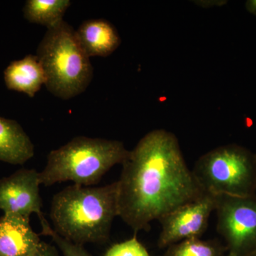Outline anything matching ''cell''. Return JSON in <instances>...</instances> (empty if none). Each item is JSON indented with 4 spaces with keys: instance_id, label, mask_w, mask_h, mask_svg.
Instances as JSON below:
<instances>
[{
    "instance_id": "cell-1",
    "label": "cell",
    "mask_w": 256,
    "mask_h": 256,
    "mask_svg": "<svg viewBox=\"0 0 256 256\" xmlns=\"http://www.w3.org/2000/svg\"><path fill=\"white\" fill-rule=\"evenodd\" d=\"M118 182V216L134 230H148L178 207L205 193L173 133L158 129L130 151Z\"/></svg>"
},
{
    "instance_id": "cell-2",
    "label": "cell",
    "mask_w": 256,
    "mask_h": 256,
    "mask_svg": "<svg viewBox=\"0 0 256 256\" xmlns=\"http://www.w3.org/2000/svg\"><path fill=\"white\" fill-rule=\"evenodd\" d=\"M118 216V182L100 188L74 184L54 195L50 208L54 230L74 244H104Z\"/></svg>"
},
{
    "instance_id": "cell-3",
    "label": "cell",
    "mask_w": 256,
    "mask_h": 256,
    "mask_svg": "<svg viewBox=\"0 0 256 256\" xmlns=\"http://www.w3.org/2000/svg\"><path fill=\"white\" fill-rule=\"evenodd\" d=\"M129 153L120 141L76 137L50 152L46 165L40 172V182L46 186L68 181L94 186L112 166L122 164Z\"/></svg>"
},
{
    "instance_id": "cell-4",
    "label": "cell",
    "mask_w": 256,
    "mask_h": 256,
    "mask_svg": "<svg viewBox=\"0 0 256 256\" xmlns=\"http://www.w3.org/2000/svg\"><path fill=\"white\" fill-rule=\"evenodd\" d=\"M47 90L68 100L86 90L92 78L90 57L82 50L76 30L65 21L47 28L37 48Z\"/></svg>"
},
{
    "instance_id": "cell-5",
    "label": "cell",
    "mask_w": 256,
    "mask_h": 256,
    "mask_svg": "<svg viewBox=\"0 0 256 256\" xmlns=\"http://www.w3.org/2000/svg\"><path fill=\"white\" fill-rule=\"evenodd\" d=\"M192 172L203 191L215 196L256 194V154L238 144L208 152L198 158Z\"/></svg>"
},
{
    "instance_id": "cell-6",
    "label": "cell",
    "mask_w": 256,
    "mask_h": 256,
    "mask_svg": "<svg viewBox=\"0 0 256 256\" xmlns=\"http://www.w3.org/2000/svg\"><path fill=\"white\" fill-rule=\"evenodd\" d=\"M217 230L228 254L252 256L256 252V194L216 196Z\"/></svg>"
},
{
    "instance_id": "cell-7",
    "label": "cell",
    "mask_w": 256,
    "mask_h": 256,
    "mask_svg": "<svg viewBox=\"0 0 256 256\" xmlns=\"http://www.w3.org/2000/svg\"><path fill=\"white\" fill-rule=\"evenodd\" d=\"M216 206V196L205 192L194 201L173 210L159 220L162 225L158 247L168 248L186 239L200 238Z\"/></svg>"
},
{
    "instance_id": "cell-8",
    "label": "cell",
    "mask_w": 256,
    "mask_h": 256,
    "mask_svg": "<svg viewBox=\"0 0 256 256\" xmlns=\"http://www.w3.org/2000/svg\"><path fill=\"white\" fill-rule=\"evenodd\" d=\"M40 172L32 169L18 170L14 174L0 180V210L4 214L30 220L36 214L41 220L42 200Z\"/></svg>"
},
{
    "instance_id": "cell-9",
    "label": "cell",
    "mask_w": 256,
    "mask_h": 256,
    "mask_svg": "<svg viewBox=\"0 0 256 256\" xmlns=\"http://www.w3.org/2000/svg\"><path fill=\"white\" fill-rule=\"evenodd\" d=\"M30 220L14 216L0 217V256H32L42 240L30 223Z\"/></svg>"
},
{
    "instance_id": "cell-10",
    "label": "cell",
    "mask_w": 256,
    "mask_h": 256,
    "mask_svg": "<svg viewBox=\"0 0 256 256\" xmlns=\"http://www.w3.org/2000/svg\"><path fill=\"white\" fill-rule=\"evenodd\" d=\"M82 50L89 57H106L120 44V38L114 25L105 20H88L76 31Z\"/></svg>"
},
{
    "instance_id": "cell-11",
    "label": "cell",
    "mask_w": 256,
    "mask_h": 256,
    "mask_svg": "<svg viewBox=\"0 0 256 256\" xmlns=\"http://www.w3.org/2000/svg\"><path fill=\"white\" fill-rule=\"evenodd\" d=\"M5 85L9 90L24 92L33 98L46 82L44 70L36 55H28L14 60L4 72Z\"/></svg>"
},
{
    "instance_id": "cell-12",
    "label": "cell",
    "mask_w": 256,
    "mask_h": 256,
    "mask_svg": "<svg viewBox=\"0 0 256 256\" xmlns=\"http://www.w3.org/2000/svg\"><path fill=\"white\" fill-rule=\"evenodd\" d=\"M34 156V146L16 121L0 116V161L24 164Z\"/></svg>"
},
{
    "instance_id": "cell-13",
    "label": "cell",
    "mask_w": 256,
    "mask_h": 256,
    "mask_svg": "<svg viewBox=\"0 0 256 256\" xmlns=\"http://www.w3.org/2000/svg\"><path fill=\"white\" fill-rule=\"evenodd\" d=\"M70 4L69 0H28L24 6V16L30 22L52 28L63 21Z\"/></svg>"
},
{
    "instance_id": "cell-14",
    "label": "cell",
    "mask_w": 256,
    "mask_h": 256,
    "mask_svg": "<svg viewBox=\"0 0 256 256\" xmlns=\"http://www.w3.org/2000/svg\"><path fill=\"white\" fill-rule=\"evenodd\" d=\"M226 250L220 242L193 238L166 248L163 256H224Z\"/></svg>"
},
{
    "instance_id": "cell-15",
    "label": "cell",
    "mask_w": 256,
    "mask_h": 256,
    "mask_svg": "<svg viewBox=\"0 0 256 256\" xmlns=\"http://www.w3.org/2000/svg\"><path fill=\"white\" fill-rule=\"evenodd\" d=\"M42 225L41 235L52 237L55 244L60 248L63 256H92L84 248V246L74 244L58 235L50 226L46 218L40 220Z\"/></svg>"
},
{
    "instance_id": "cell-16",
    "label": "cell",
    "mask_w": 256,
    "mask_h": 256,
    "mask_svg": "<svg viewBox=\"0 0 256 256\" xmlns=\"http://www.w3.org/2000/svg\"><path fill=\"white\" fill-rule=\"evenodd\" d=\"M104 256H150L136 235L126 242L114 244Z\"/></svg>"
},
{
    "instance_id": "cell-17",
    "label": "cell",
    "mask_w": 256,
    "mask_h": 256,
    "mask_svg": "<svg viewBox=\"0 0 256 256\" xmlns=\"http://www.w3.org/2000/svg\"><path fill=\"white\" fill-rule=\"evenodd\" d=\"M32 256H60V255L54 246L46 242H42L40 248L36 254Z\"/></svg>"
},
{
    "instance_id": "cell-18",
    "label": "cell",
    "mask_w": 256,
    "mask_h": 256,
    "mask_svg": "<svg viewBox=\"0 0 256 256\" xmlns=\"http://www.w3.org/2000/svg\"><path fill=\"white\" fill-rule=\"evenodd\" d=\"M245 6L249 13L256 16V0H248L246 2Z\"/></svg>"
},
{
    "instance_id": "cell-19",
    "label": "cell",
    "mask_w": 256,
    "mask_h": 256,
    "mask_svg": "<svg viewBox=\"0 0 256 256\" xmlns=\"http://www.w3.org/2000/svg\"><path fill=\"white\" fill-rule=\"evenodd\" d=\"M234 256L232 255V254H228H228H227L226 256Z\"/></svg>"
},
{
    "instance_id": "cell-20",
    "label": "cell",
    "mask_w": 256,
    "mask_h": 256,
    "mask_svg": "<svg viewBox=\"0 0 256 256\" xmlns=\"http://www.w3.org/2000/svg\"><path fill=\"white\" fill-rule=\"evenodd\" d=\"M252 256H256V252L255 254H254V255H252Z\"/></svg>"
}]
</instances>
